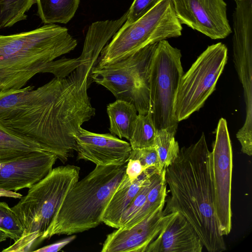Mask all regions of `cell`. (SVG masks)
Wrapping results in <instances>:
<instances>
[{
	"label": "cell",
	"mask_w": 252,
	"mask_h": 252,
	"mask_svg": "<svg viewBox=\"0 0 252 252\" xmlns=\"http://www.w3.org/2000/svg\"><path fill=\"white\" fill-rule=\"evenodd\" d=\"M69 75L55 77L36 89L0 124L37 143L63 163L76 151L75 135L95 114L88 89L96 61L81 59Z\"/></svg>",
	"instance_id": "cell-1"
},
{
	"label": "cell",
	"mask_w": 252,
	"mask_h": 252,
	"mask_svg": "<svg viewBox=\"0 0 252 252\" xmlns=\"http://www.w3.org/2000/svg\"><path fill=\"white\" fill-rule=\"evenodd\" d=\"M210 152L203 132L199 139L180 149L165 169L170 196L164 214L178 212L192 225L209 252L226 250L216 217L209 167Z\"/></svg>",
	"instance_id": "cell-2"
},
{
	"label": "cell",
	"mask_w": 252,
	"mask_h": 252,
	"mask_svg": "<svg viewBox=\"0 0 252 252\" xmlns=\"http://www.w3.org/2000/svg\"><path fill=\"white\" fill-rule=\"evenodd\" d=\"M77 45L67 29L54 24L0 34V92L23 88L50 62L70 52Z\"/></svg>",
	"instance_id": "cell-3"
},
{
	"label": "cell",
	"mask_w": 252,
	"mask_h": 252,
	"mask_svg": "<svg viewBox=\"0 0 252 252\" xmlns=\"http://www.w3.org/2000/svg\"><path fill=\"white\" fill-rule=\"evenodd\" d=\"M126 163L96 165L78 181L61 203L46 232V239L55 235L82 232L102 222L107 204L125 175Z\"/></svg>",
	"instance_id": "cell-4"
},
{
	"label": "cell",
	"mask_w": 252,
	"mask_h": 252,
	"mask_svg": "<svg viewBox=\"0 0 252 252\" xmlns=\"http://www.w3.org/2000/svg\"><path fill=\"white\" fill-rule=\"evenodd\" d=\"M80 168L73 165L54 168L29 189L11 208L22 223L21 237L2 252H34L46 239V232L64 198L78 181Z\"/></svg>",
	"instance_id": "cell-5"
},
{
	"label": "cell",
	"mask_w": 252,
	"mask_h": 252,
	"mask_svg": "<svg viewBox=\"0 0 252 252\" xmlns=\"http://www.w3.org/2000/svg\"><path fill=\"white\" fill-rule=\"evenodd\" d=\"M172 0H161L133 23L124 24L100 52L95 66L111 64L128 57L144 47L182 35Z\"/></svg>",
	"instance_id": "cell-6"
},
{
	"label": "cell",
	"mask_w": 252,
	"mask_h": 252,
	"mask_svg": "<svg viewBox=\"0 0 252 252\" xmlns=\"http://www.w3.org/2000/svg\"><path fill=\"white\" fill-rule=\"evenodd\" d=\"M158 42L149 44L128 57L111 64L95 66L92 82L111 92L116 99L134 105L139 114L150 112V81Z\"/></svg>",
	"instance_id": "cell-7"
},
{
	"label": "cell",
	"mask_w": 252,
	"mask_h": 252,
	"mask_svg": "<svg viewBox=\"0 0 252 252\" xmlns=\"http://www.w3.org/2000/svg\"><path fill=\"white\" fill-rule=\"evenodd\" d=\"M181 50L165 39L158 42L150 81V112L157 129L176 133L178 122L174 113L176 97L184 74Z\"/></svg>",
	"instance_id": "cell-8"
},
{
	"label": "cell",
	"mask_w": 252,
	"mask_h": 252,
	"mask_svg": "<svg viewBox=\"0 0 252 252\" xmlns=\"http://www.w3.org/2000/svg\"><path fill=\"white\" fill-rule=\"evenodd\" d=\"M227 48L219 42L208 46L183 74L177 91L174 113L179 123L201 108L214 92L227 61Z\"/></svg>",
	"instance_id": "cell-9"
},
{
	"label": "cell",
	"mask_w": 252,
	"mask_h": 252,
	"mask_svg": "<svg viewBox=\"0 0 252 252\" xmlns=\"http://www.w3.org/2000/svg\"><path fill=\"white\" fill-rule=\"evenodd\" d=\"M209 167L219 227L223 236L227 235L232 228L233 155L227 122L223 118L218 123Z\"/></svg>",
	"instance_id": "cell-10"
},
{
	"label": "cell",
	"mask_w": 252,
	"mask_h": 252,
	"mask_svg": "<svg viewBox=\"0 0 252 252\" xmlns=\"http://www.w3.org/2000/svg\"><path fill=\"white\" fill-rule=\"evenodd\" d=\"M172 2L181 24L212 39L225 38L232 32L224 0H172Z\"/></svg>",
	"instance_id": "cell-11"
},
{
	"label": "cell",
	"mask_w": 252,
	"mask_h": 252,
	"mask_svg": "<svg viewBox=\"0 0 252 252\" xmlns=\"http://www.w3.org/2000/svg\"><path fill=\"white\" fill-rule=\"evenodd\" d=\"M57 159L54 154L39 150L18 159L2 163L0 188L14 191L30 188L52 170Z\"/></svg>",
	"instance_id": "cell-12"
},
{
	"label": "cell",
	"mask_w": 252,
	"mask_h": 252,
	"mask_svg": "<svg viewBox=\"0 0 252 252\" xmlns=\"http://www.w3.org/2000/svg\"><path fill=\"white\" fill-rule=\"evenodd\" d=\"M77 159L96 165H122L127 162L132 148L129 143L111 133L99 134L82 127L75 135Z\"/></svg>",
	"instance_id": "cell-13"
},
{
	"label": "cell",
	"mask_w": 252,
	"mask_h": 252,
	"mask_svg": "<svg viewBox=\"0 0 252 252\" xmlns=\"http://www.w3.org/2000/svg\"><path fill=\"white\" fill-rule=\"evenodd\" d=\"M161 205L144 219L128 228H119L108 234L101 252H145L156 238L164 222Z\"/></svg>",
	"instance_id": "cell-14"
},
{
	"label": "cell",
	"mask_w": 252,
	"mask_h": 252,
	"mask_svg": "<svg viewBox=\"0 0 252 252\" xmlns=\"http://www.w3.org/2000/svg\"><path fill=\"white\" fill-rule=\"evenodd\" d=\"M203 248L187 220L178 212H172L164 215L161 230L145 252H201Z\"/></svg>",
	"instance_id": "cell-15"
},
{
	"label": "cell",
	"mask_w": 252,
	"mask_h": 252,
	"mask_svg": "<svg viewBox=\"0 0 252 252\" xmlns=\"http://www.w3.org/2000/svg\"><path fill=\"white\" fill-rule=\"evenodd\" d=\"M156 170L158 169L154 167L147 168L133 182L128 180L125 173L105 210L102 222L109 226L119 228L123 213L146 181Z\"/></svg>",
	"instance_id": "cell-16"
},
{
	"label": "cell",
	"mask_w": 252,
	"mask_h": 252,
	"mask_svg": "<svg viewBox=\"0 0 252 252\" xmlns=\"http://www.w3.org/2000/svg\"><path fill=\"white\" fill-rule=\"evenodd\" d=\"M110 133L119 138L129 140L137 118V111L132 103L116 99L107 106Z\"/></svg>",
	"instance_id": "cell-17"
},
{
	"label": "cell",
	"mask_w": 252,
	"mask_h": 252,
	"mask_svg": "<svg viewBox=\"0 0 252 252\" xmlns=\"http://www.w3.org/2000/svg\"><path fill=\"white\" fill-rule=\"evenodd\" d=\"M39 150H43L37 143L0 124V162L13 161Z\"/></svg>",
	"instance_id": "cell-18"
},
{
	"label": "cell",
	"mask_w": 252,
	"mask_h": 252,
	"mask_svg": "<svg viewBox=\"0 0 252 252\" xmlns=\"http://www.w3.org/2000/svg\"><path fill=\"white\" fill-rule=\"evenodd\" d=\"M80 0H36L37 15L45 24H67L74 16Z\"/></svg>",
	"instance_id": "cell-19"
},
{
	"label": "cell",
	"mask_w": 252,
	"mask_h": 252,
	"mask_svg": "<svg viewBox=\"0 0 252 252\" xmlns=\"http://www.w3.org/2000/svg\"><path fill=\"white\" fill-rule=\"evenodd\" d=\"M165 172V170L158 173L142 208L125 226L120 228H128L134 225L156 211L161 205H164L167 186Z\"/></svg>",
	"instance_id": "cell-20"
},
{
	"label": "cell",
	"mask_w": 252,
	"mask_h": 252,
	"mask_svg": "<svg viewBox=\"0 0 252 252\" xmlns=\"http://www.w3.org/2000/svg\"><path fill=\"white\" fill-rule=\"evenodd\" d=\"M175 134L167 128L157 130L154 147L158 157L160 172L171 165L179 155L180 148L175 138Z\"/></svg>",
	"instance_id": "cell-21"
},
{
	"label": "cell",
	"mask_w": 252,
	"mask_h": 252,
	"mask_svg": "<svg viewBox=\"0 0 252 252\" xmlns=\"http://www.w3.org/2000/svg\"><path fill=\"white\" fill-rule=\"evenodd\" d=\"M157 130L151 112L138 114L129 140L132 150L154 147Z\"/></svg>",
	"instance_id": "cell-22"
},
{
	"label": "cell",
	"mask_w": 252,
	"mask_h": 252,
	"mask_svg": "<svg viewBox=\"0 0 252 252\" xmlns=\"http://www.w3.org/2000/svg\"><path fill=\"white\" fill-rule=\"evenodd\" d=\"M36 0H0V30L26 20L28 11Z\"/></svg>",
	"instance_id": "cell-23"
},
{
	"label": "cell",
	"mask_w": 252,
	"mask_h": 252,
	"mask_svg": "<svg viewBox=\"0 0 252 252\" xmlns=\"http://www.w3.org/2000/svg\"><path fill=\"white\" fill-rule=\"evenodd\" d=\"M0 230L14 242L21 237L24 231L19 219L5 202H0Z\"/></svg>",
	"instance_id": "cell-24"
},
{
	"label": "cell",
	"mask_w": 252,
	"mask_h": 252,
	"mask_svg": "<svg viewBox=\"0 0 252 252\" xmlns=\"http://www.w3.org/2000/svg\"><path fill=\"white\" fill-rule=\"evenodd\" d=\"M159 172H160L158 170H156L146 181L123 213L120 220L119 228L125 226L142 208L145 203L148 193L153 185L154 180Z\"/></svg>",
	"instance_id": "cell-25"
},
{
	"label": "cell",
	"mask_w": 252,
	"mask_h": 252,
	"mask_svg": "<svg viewBox=\"0 0 252 252\" xmlns=\"http://www.w3.org/2000/svg\"><path fill=\"white\" fill-rule=\"evenodd\" d=\"M79 57L74 59L62 58L50 62L42 73H50L56 77L67 76L74 71L81 63Z\"/></svg>",
	"instance_id": "cell-26"
},
{
	"label": "cell",
	"mask_w": 252,
	"mask_h": 252,
	"mask_svg": "<svg viewBox=\"0 0 252 252\" xmlns=\"http://www.w3.org/2000/svg\"><path fill=\"white\" fill-rule=\"evenodd\" d=\"M161 0H134L127 11L124 24L129 25L142 17L157 5Z\"/></svg>",
	"instance_id": "cell-27"
},
{
	"label": "cell",
	"mask_w": 252,
	"mask_h": 252,
	"mask_svg": "<svg viewBox=\"0 0 252 252\" xmlns=\"http://www.w3.org/2000/svg\"><path fill=\"white\" fill-rule=\"evenodd\" d=\"M129 158L139 160L146 169L154 167L160 172L158 157L155 147L133 149Z\"/></svg>",
	"instance_id": "cell-28"
},
{
	"label": "cell",
	"mask_w": 252,
	"mask_h": 252,
	"mask_svg": "<svg viewBox=\"0 0 252 252\" xmlns=\"http://www.w3.org/2000/svg\"><path fill=\"white\" fill-rule=\"evenodd\" d=\"M145 170L139 160L129 158L126 164L125 175L130 181L133 182Z\"/></svg>",
	"instance_id": "cell-29"
},
{
	"label": "cell",
	"mask_w": 252,
	"mask_h": 252,
	"mask_svg": "<svg viewBox=\"0 0 252 252\" xmlns=\"http://www.w3.org/2000/svg\"><path fill=\"white\" fill-rule=\"evenodd\" d=\"M76 238L75 235L58 241L53 244L36 249L34 252H57L60 251L64 247L69 244Z\"/></svg>",
	"instance_id": "cell-30"
},
{
	"label": "cell",
	"mask_w": 252,
	"mask_h": 252,
	"mask_svg": "<svg viewBox=\"0 0 252 252\" xmlns=\"http://www.w3.org/2000/svg\"><path fill=\"white\" fill-rule=\"evenodd\" d=\"M23 195L16 191L8 190L0 188V197H9L20 199Z\"/></svg>",
	"instance_id": "cell-31"
},
{
	"label": "cell",
	"mask_w": 252,
	"mask_h": 252,
	"mask_svg": "<svg viewBox=\"0 0 252 252\" xmlns=\"http://www.w3.org/2000/svg\"><path fill=\"white\" fill-rule=\"evenodd\" d=\"M7 238V235L4 232L0 230V243L5 241Z\"/></svg>",
	"instance_id": "cell-32"
},
{
	"label": "cell",
	"mask_w": 252,
	"mask_h": 252,
	"mask_svg": "<svg viewBox=\"0 0 252 252\" xmlns=\"http://www.w3.org/2000/svg\"><path fill=\"white\" fill-rule=\"evenodd\" d=\"M1 167H2V163L0 162V169L1 168Z\"/></svg>",
	"instance_id": "cell-33"
}]
</instances>
